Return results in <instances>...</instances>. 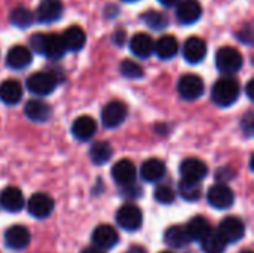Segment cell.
<instances>
[{"instance_id":"52a82bcc","label":"cell","mask_w":254,"mask_h":253,"mask_svg":"<svg viewBox=\"0 0 254 253\" xmlns=\"http://www.w3.org/2000/svg\"><path fill=\"white\" fill-rule=\"evenodd\" d=\"M204 89H205L204 81L198 75H193V73L183 75L177 84V91H179L180 97L185 100L199 98L204 94Z\"/></svg>"},{"instance_id":"ee69618b","label":"cell","mask_w":254,"mask_h":253,"mask_svg":"<svg viewBox=\"0 0 254 253\" xmlns=\"http://www.w3.org/2000/svg\"><path fill=\"white\" fill-rule=\"evenodd\" d=\"M243 253H253V252H250V251H246V252H243Z\"/></svg>"},{"instance_id":"7c38bea8","label":"cell","mask_w":254,"mask_h":253,"mask_svg":"<svg viewBox=\"0 0 254 253\" xmlns=\"http://www.w3.org/2000/svg\"><path fill=\"white\" fill-rule=\"evenodd\" d=\"M207 55V43L198 36H190L183 45V57L190 64L201 63Z\"/></svg>"},{"instance_id":"8d00e7d4","label":"cell","mask_w":254,"mask_h":253,"mask_svg":"<svg viewBox=\"0 0 254 253\" xmlns=\"http://www.w3.org/2000/svg\"><path fill=\"white\" fill-rule=\"evenodd\" d=\"M231 173H232V170L228 169V167H226V169H220V170L216 173V179H217V180H222V183H223V182L229 180V179L234 176V174H231Z\"/></svg>"},{"instance_id":"cb8c5ba5","label":"cell","mask_w":254,"mask_h":253,"mask_svg":"<svg viewBox=\"0 0 254 253\" xmlns=\"http://www.w3.org/2000/svg\"><path fill=\"white\" fill-rule=\"evenodd\" d=\"M165 171H167V167L161 160L150 158L143 163L140 173H141L143 180H146L149 183H155V182H159L165 176Z\"/></svg>"},{"instance_id":"836d02e7","label":"cell","mask_w":254,"mask_h":253,"mask_svg":"<svg viewBox=\"0 0 254 253\" xmlns=\"http://www.w3.org/2000/svg\"><path fill=\"white\" fill-rule=\"evenodd\" d=\"M119 70H121V75L128 79H140L144 75L143 67L138 63L131 61V60H124L119 66Z\"/></svg>"},{"instance_id":"e0dca14e","label":"cell","mask_w":254,"mask_h":253,"mask_svg":"<svg viewBox=\"0 0 254 253\" xmlns=\"http://www.w3.org/2000/svg\"><path fill=\"white\" fill-rule=\"evenodd\" d=\"M31 240L30 231L22 225H13L4 233V243L12 251H21L28 246Z\"/></svg>"},{"instance_id":"44dd1931","label":"cell","mask_w":254,"mask_h":253,"mask_svg":"<svg viewBox=\"0 0 254 253\" xmlns=\"http://www.w3.org/2000/svg\"><path fill=\"white\" fill-rule=\"evenodd\" d=\"M131 52L138 58H149L155 52V42L147 33H137L129 42Z\"/></svg>"},{"instance_id":"484cf974","label":"cell","mask_w":254,"mask_h":253,"mask_svg":"<svg viewBox=\"0 0 254 253\" xmlns=\"http://www.w3.org/2000/svg\"><path fill=\"white\" fill-rule=\"evenodd\" d=\"M164 242H165L167 246H170L173 249H183V248H186L190 243V239H189L185 227L174 225V227H170L165 231Z\"/></svg>"},{"instance_id":"f546056e","label":"cell","mask_w":254,"mask_h":253,"mask_svg":"<svg viewBox=\"0 0 254 253\" xmlns=\"http://www.w3.org/2000/svg\"><path fill=\"white\" fill-rule=\"evenodd\" d=\"M113 155V148L110 146L109 142H97L91 146L89 149V158L94 164L97 166H103L106 164Z\"/></svg>"},{"instance_id":"74e56055","label":"cell","mask_w":254,"mask_h":253,"mask_svg":"<svg viewBox=\"0 0 254 253\" xmlns=\"http://www.w3.org/2000/svg\"><path fill=\"white\" fill-rule=\"evenodd\" d=\"M113 40L118 43V45H122L125 42V31H118L113 34Z\"/></svg>"},{"instance_id":"6da1fadb","label":"cell","mask_w":254,"mask_h":253,"mask_svg":"<svg viewBox=\"0 0 254 253\" xmlns=\"http://www.w3.org/2000/svg\"><path fill=\"white\" fill-rule=\"evenodd\" d=\"M30 48L39 54H43L45 57L51 60H60L65 54V46L61 39V36L55 33L43 34V33H36L30 39Z\"/></svg>"},{"instance_id":"1f68e13d","label":"cell","mask_w":254,"mask_h":253,"mask_svg":"<svg viewBox=\"0 0 254 253\" xmlns=\"http://www.w3.org/2000/svg\"><path fill=\"white\" fill-rule=\"evenodd\" d=\"M179 192L186 201H198L202 194V188L199 182H189V180H180L179 183Z\"/></svg>"},{"instance_id":"b9f144b4","label":"cell","mask_w":254,"mask_h":253,"mask_svg":"<svg viewBox=\"0 0 254 253\" xmlns=\"http://www.w3.org/2000/svg\"><path fill=\"white\" fill-rule=\"evenodd\" d=\"M164 6H167V7H171V6H174V4H177L180 0H159Z\"/></svg>"},{"instance_id":"f1b7e54d","label":"cell","mask_w":254,"mask_h":253,"mask_svg":"<svg viewBox=\"0 0 254 253\" xmlns=\"http://www.w3.org/2000/svg\"><path fill=\"white\" fill-rule=\"evenodd\" d=\"M228 243L217 230H210L207 236L201 240V248L204 253H223Z\"/></svg>"},{"instance_id":"9a60e30c","label":"cell","mask_w":254,"mask_h":253,"mask_svg":"<svg viewBox=\"0 0 254 253\" xmlns=\"http://www.w3.org/2000/svg\"><path fill=\"white\" fill-rule=\"evenodd\" d=\"M71 133L79 142H88L97 133V121L92 116L82 115L76 118L71 124Z\"/></svg>"},{"instance_id":"8992f818","label":"cell","mask_w":254,"mask_h":253,"mask_svg":"<svg viewBox=\"0 0 254 253\" xmlns=\"http://www.w3.org/2000/svg\"><path fill=\"white\" fill-rule=\"evenodd\" d=\"M116 222L122 230L132 233L140 230L143 224V213L134 204H124L116 213Z\"/></svg>"},{"instance_id":"277c9868","label":"cell","mask_w":254,"mask_h":253,"mask_svg":"<svg viewBox=\"0 0 254 253\" xmlns=\"http://www.w3.org/2000/svg\"><path fill=\"white\" fill-rule=\"evenodd\" d=\"M57 78L48 72H36L27 79V89L39 97L51 94L57 88Z\"/></svg>"},{"instance_id":"5bb4252c","label":"cell","mask_w":254,"mask_h":253,"mask_svg":"<svg viewBox=\"0 0 254 253\" xmlns=\"http://www.w3.org/2000/svg\"><path fill=\"white\" fill-rule=\"evenodd\" d=\"M63 4L60 0H42L36 9V19L42 24H51L61 18Z\"/></svg>"},{"instance_id":"8fae6325","label":"cell","mask_w":254,"mask_h":253,"mask_svg":"<svg viewBox=\"0 0 254 253\" xmlns=\"http://www.w3.org/2000/svg\"><path fill=\"white\" fill-rule=\"evenodd\" d=\"M217 231L222 234V237L226 240V243H237L244 237L246 225L240 218L231 216V218H225L220 222Z\"/></svg>"},{"instance_id":"4dcf8cb0","label":"cell","mask_w":254,"mask_h":253,"mask_svg":"<svg viewBox=\"0 0 254 253\" xmlns=\"http://www.w3.org/2000/svg\"><path fill=\"white\" fill-rule=\"evenodd\" d=\"M9 18H10V22L15 27H19V28H27L34 22V13L31 10H28L27 7H22V6L15 7L10 12Z\"/></svg>"},{"instance_id":"d590c367","label":"cell","mask_w":254,"mask_h":253,"mask_svg":"<svg viewBox=\"0 0 254 253\" xmlns=\"http://www.w3.org/2000/svg\"><path fill=\"white\" fill-rule=\"evenodd\" d=\"M241 127H243V131L250 136L253 133V127H254V121H253V113L249 112L243 119H241Z\"/></svg>"},{"instance_id":"d4e9b609","label":"cell","mask_w":254,"mask_h":253,"mask_svg":"<svg viewBox=\"0 0 254 253\" xmlns=\"http://www.w3.org/2000/svg\"><path fill=\"white\" fill-rule=\"evenodd\" d=\"M61 39L64 42L65 49H68V51H79V49H82L85 46L86 34H85L83 28H80L79 25H71V27H68L63 33Z\"/></svg>"},{"instance_id":"4fadbf2b","label":"cell","mask_w":254,"mask_h":253,"mask_svg":"<svg viewBox=\"0 0 254 253\" xmlns=\"http://www.w3.org/2000/svg\"><path fill=\"white\" fill-rule=\"evenodd\" d=\"M201 15H202V7H201L199 1H196V0L179 1L176 16H177V21L180 24H183V25L195 24L201 18Z\"/></svg>"},{"instance_id":"ac0fdd59","label":"cell","mask_w":254,"mask_h":253,"mask_svg":"<svg viewBox=\"0 0 254 253\" xmlns=\"http://www.w3.org/2000/svg\"><path fill=\"white\" fill-rule=\"evenodd\" d=\"M92 243L100 249H112L119 243V234L110 225H98L92 233Z\"/></svg>"},{"instance_id":"4316f807","label":"cell","mask_w":254,"mask_h":253,"mask_svg":"<svg viewBox=\"0 0 254 253\" xmlns=\"http://www.w3.org/2000/svg\"><path fill=\"white\" fill-rule=\"evenodd\" d=\"M185 228H186V233H188L190 242H193V240L201 242L207 236V233L211 230V225L204 216H195L188 222V225Z\"/></svg>"},{"instance_id":"2e32d148","label":"cell","mask_w":254,"mask_h":253,"mask_svg":"<svg viewBox=\"0 0 254 253\" xmlns=\"http://www.w3.org/2000/svg\"><path fill=\"white\" fill-rule=\"evenodd\" d=\"M112 177L121 186L131 185V183H134V180L137 177V169H135V166H134L132 161H129V160H121V161H118L113 166V169H112Z\"/></svg>"},{"instance_id":"83f0119b","label":"cell","mask_w":254,"mask_h":253,"mask_svg":"<svg viewBox=\"0 0 254 253\" xmlns=\"http://www.w3.org/2000/svg\"><path fill=\"white\" fill-rule=\"evenodd\" d=\"M179 51V42L174 36H162L155 43V52L161 60H171L177 55Z\"/></svg>"},{"instance_id":"3957f363","label":"cell","mask_w":254,"mask_h":253,"mask_svg":"<svg viewBox=\"0 0 254 253\" xmlns=\"http://www.w3.org/2000/svg\"><path fill=\"white\" fill-rule=\"evenodd\" d=\"M244 58L237 48L223 46L216 54V67L225 75H234L243 67Z\"/></svg>"},{"instance_id":"d6a6232c","label":"cell","mask_w":254,"mask_h":253,"mask_svg":"<svg viewBox=\"0 0 254 253\" xmlns=\"http://www.w3.org/2000/svg\"><path fill=\"white\" fill-rule=\"evenodd\" d=\"M141 19L153 30H164L165 27H168V16L162 12H156V10H149V12H144Z\"/></svg>"},{"instance_id":"603a6c76","label":"cell","mask_w":254,"mask_h":253,"mask_svg":"<svg viewBox=\"0 0 254 253\" xmlns=\"http://www.w3.org/2000/svg\"><path fill=\"white\" fill-rule=\"evenodd\" d=\"M22 98V86L15 79H6L0 84V101L9 106L19 103Z\"/></svg>"},{"instance_id":"f35d334b","label":"cell","mask_w":254,"mask_h":253,"mask_svg":"<svg viewBox=\"0 0 254 253\" xmlns=\"http://www.w3.org/2000/svg\"><path fill=\"white\" fill-rule=\"evenodd\" d=\"M125 253H147L146 252V249L144 248H141V246H131V248H128V251Z\"/></svg>"},{"instance_id":"ffe728a7","label":"cell","mask_w":254,"mask_h":253,"mask_svg":"<svg viewBox=\"0 0 254 253\" xmlns=\"http://www.w3.org/2000/svg\"><path fill=\"white\" fill-rule=\"evenodd\" d=\"M25 201H24V195L21 192V189H18L16 186H7L1 191L0 194V206L10 212V213H16L24 207Z\"/></svg>"},{"instance_id":"7a4b0ae2","label":"cell","mask_w":254,"mask_h":253,"mask_svg":"<svg viewBox=\"0 0 254 253\" xmlns=\"http://www.w3.org/2000/svg\"><path fill=\"white\" fill-rule=\"evenodd\" d=\"M240 84L232 78L219 79L211 89V100L220 107L232 106L240 97Z\"/></svg>"},{"instance_id":"e575fe53","label":"cell","mask_w":254,"mask_h":253,"mask_svg":"<svg viewBox=\"0 0 254 253\" xmlns=\"http://www.w3.org/2000/svg\"><path fill=\"white\" fill-rule=\"evenodd\" d=\"M155 200L161 204H171L174 203L176 200V192L171 186L168 185H159L156 189H155V194H153Z\"/></svg>"},{"instance_id":"7402d4cb","label":"cell","mask_w":254,"mask_h":253,"mask_svg":"<svg viewBox=\"0 0 254 253\" xmlns=\"http://www.w3.org/2000/svg\"><path fill=\"white\" fill-rule=\"evenodd\" d=\"M24 113L33 122H46L52 115V109H51V106L48 103L34 98V100H30L25 104Z\"/></svg>"},{"instance_id":"f6af8a7d","label":"cell","mask_w":254,"mask_h":253,"mask_svg":"<svg viewBox=\"0 0 254 253\" xmlns=\"http://www.w3.org/2000/svg\"><path fill=\"white\" fill-rule=\"evenodd\" d=\"M161 253H171V252H161Z\"/></svg>"},{"instance_id":"60d3db41","label":"cell","mask_w":254,"mask_h":253,"mask_svg":"<svg viewBox=\"0 0 254 253\" xmlns=\"http://www.w3.org/2000/svg\"><path fill=\"white\" fill-rule=\"evenodd\" d=\"M80 253H104V252H103V249H100V248L94 246V248H86V249H83Z\"/></svg>"},{"instance_id":"9c48e42d","label":"cell","mask_w":254,"mask_h":253,"mask_svg":"<svg viewBox=\"0 0 254 253\" xmlns=\"http://www.w3.org/2000/svg\"><path fill=\"white\" fill-rule=\"evenodd\" d=\"M28 213L36 219H46L54 210V200L43 192L33 194L27 204Z\"/></svg>"},{"instance_id":"ba28073f","label":"cell","mask_w":254,"mask_h":253,"mask_svg":"<svg viewBox=\"0 0 254 253\" xmlns=\"http://www.w3.org/2000/svg\"><path fill=\"white\" fill-rule=\"evenodd\" d=\"M207 200L211 207L219 209V210H226L229 209L234 201H235V194L234 191L225 185V183H217L211 186L207 192Z\"/></svg>"},{"instance_id":"7bdbcfd3","label":"cell","mask_w":254,"mask_h":253,"mask_svg":"<svg viewBox=\"0 0 254 253\" xmlns=\"http://www.w3.org/2000/svg\"><path fill=\"white\" fill-rule=\"evenodd\" d=\"M122 1H125V3H135V1H138V0H122Z\"/></svg>"},{"instance_id":"d6986e66","label":"cell","mask_w":254,"mask_h":253,"mask_svg":"<svg viewBox=\"0 0 254 253\" xmlns=\"http://www.w3.org/2000/svg\"><path fill=\"white\" fill-rule=\"evenodd\" d=\"M31 60H33L31 49L22 45L12 46L6 55V64L13 70H21L28 67L31 64Z\"/></svg>"},{"instance_id":"ab89813d","label":"cell","mask_w":254,"mask_h":253,"mask_svg":"<svg viewBox=\"0 0 254 253\" xmlns=\"http://www.w3.org/2000/svg\"><path fill=\"white\" fill-rule=\"evenodd\" d=\"M253 88H254L253 81H249V84H247V95H249V98H250V100H253L254 98Z\"/></svg>"},{"instance_id":"5b68a950","label":"cell","mask_w":254,"mask_h":253,"mask_svg":"<svg viewBox=\"0 0 254 253\" xmlns=\"http://www.w3.org/2000/svg\"><path fill=\"white\" fill-rule=\"evenodd\" d=\"M127 115H128V109L125 103L119 100L109 101L101 110V124L106 128H118L119 125L124 124Z\"/></svg>"},{"instance_id":"30bf717a","label":"cell","mask_w":254,"mask_h":253,"mask_svg":"<svg viewBox=\"0 0 254 253\" xmlns=\"http://www.w3.org/2000/svg\"><path fill=\"white\" fill-rule=\"evenodd\" d=\"M180 174L183 180L201 183V180H204L208 174V167L198 158H188L180 164Z\"/></svg>"}]
</instances>
